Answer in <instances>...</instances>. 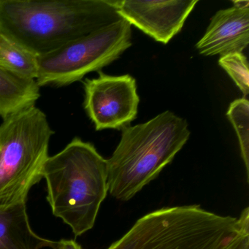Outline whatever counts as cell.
I'll return each mask as SVG.
<instances>
[{"label": "cell", "instance_id": "obj_6", "mask_svg": "<svg viewBox=\"0 0 249 249\" xmlns=\"http://www.w3.org/2000/svg\"><path fill=\"white\" fill-rule=\"evenodd\" d=\"M132 25L122 19L38 58L39 87H62L81 81L120 57L132 46Z\"/></svg>", "mask_w": 249, "mask_h": 249}, {"label": "cell", "instance_id": "obj_3", "mask_svg": "<svg viewBox=\"0 0 249 249\" xmlns=\"http://www.w3.org/2000/svg\"><path fill=\"white\" fill-rule=\"evenodd\" d=\"M190 137L185 119L170 110L145 123L122 129V138L107 160L108 192L119 200L132 199L158 177Z\"/></svg>", "mask_w": 249, "mask_h": 249}, {"label": "cell", "instance_id": "obj_13", "mask_svg": "<svg viewBox=\"0 0 249 249\" xmlns=\"http://www.w3.org/2000/svg\"><path fill=\"white\" fill-rule=\"evenodd\" d=\"M227 116L232 124L240 142L242 158L249 178V103L246 98L238 99L230 104Z\"/></svg>", "mask_w": 249, "mask_h": 249}, {"label": "cell", "instance_id": "obj_16", "mask_svg": "<svg viewBox=\"0 0 249 249\" xmlns=\"http://www.w3.org/2000/svg\"><path fill=\"white\" fill-rule=\"evenodd\" d=\"M53 249H82L81 246L73 240H62L55 242Z\"/></svg>", "mask_w": 249, "mask_h": 249}, {"label": "cell", "instance_id": "obj_9", "mask_svg": "<svg viewBox=\"0 0 249 249\" xmlns=\"http://www.w3.org/2000/svg\"><path fill=\"white\" fill-rule=\"evenodd\" d=\"M233 3V7L218 11L211 18L206 33L196 45L199 54L222 56L242 53L249 46V2Z\"/></svg>", "mask_w": 249, "mask_h": 249}, {"label": "cell", "instance_id": "obj_14", "mask_svg": "<svg viewBox=\"0 0 249 249\" xmlns=\"http://www.w3.org/2000/svg\"><path fill=\"white\" fill-rule=\"evenodd\" d=\"M218 64L229 74L245 96L249 94V71L247 58L242 53L221 56Z\"/></svg>", "mask_w": 249, "mask_h": 249}, {"label": "cell", "instance_id": "obj_5", "mask_svg": "<svg viewBox=\"0 0 249 249\" xmlns=\"http://www.w3.org/2000/svg\"><path fill=\"white\" fill-rule=\"evenodd\" d=\"M54 132L36 106L2 119L0 124V207L27 202L29 192L43 178Z\"/></svg>", "mask_w": 249, "mask_h": 249}, {"label": "cell", "instance_id": "obj_2", "mask_svg": "<svg viewBox=\"0 0 249 249\" xmlns=\"http://www.w3.org/2000/svg\"><path fill=\"white\" fill-rule=\"evenodd\" d=\"M53 215L76 237L91 230L108 192L107 160L91 142L75 138L49 157L43 170Z\"/></svg>", "mask_w": 249, "mask_h": 249}, {"label": "cell", "instance_id": "obj_4", "mask_svg": "<svg viewBox=\"0 0 249 249\" xmlns=\"http://www.w3.org/2000/svg\"><path fill=\"white\" fill-rule=\"evenodd\" d=\"M248 227V208L239 218L196 205L163 208L138 219L107 249H227Z\"/></svg>", "mask_w": 249, "mask_h": 249}, {"label": "cell", "instance_id": "obj_15", "mask_svg": "<svg viewBox=\"0 0 249 249\" xmlns=\"http://www.w3.org/2000/svg\"><path fill=\"white\" fill-rule=\"evenodd\" d=\"M227 249H249V227L242 230Z\"/></svg>", "mask_w": 249, "mask_h": 249}, {"label": "cell", "instance_id": "obj_1", "mask_svg": "<svg viewBox=\"0 0 249 249\" xmlns=\"http://www.w3.org/2000/svg\"><path fill=\"white\" fill-rule=\"evenodd\" d=\"M121 19L116 0H0V33L37 56Z\"/></svg>", "mask_w": 249, "mask_h": 249}, {"label": "cell", "instance_id": "obj_7", "mask_svg": "<svg viewBox=\"0 0 249 249\" xmlns=\"http://www.w3.org/2000/svg\"><path fill=\"white\" fill-rule=\"evenodd\" d=\"M84 81V109L97 131L122 129L137 117L140 97L130 75H106Z\"/></svg>", "mask_w": 249, "mask_h": 249}, {"label": "cell", "instance_id": "obj_11", "mask_svg": "<svg viewBox=\"0 0 249 249\" xmlns=\"http://www.w3.org/2000/svg\"><path fill=\"white\" fill-rule=\"evenodd\" d=\"M40 97L36 81L24 79L0 68V117L36 106Z\"/></svg>", "mask_w": 249, "mask_h": 249}, {"label": "cell", "instance_id": "obj_12", "mask_svg": "<svg viewBox=\"0 0 249 249\" xmlns=\"http://www.w3.org/2000/svg\"><path fill=\"white\" fill-rule=\"evenodd\" d=\"M0 68L24 79L36 81L38 58L0 33Z\"/></svg>", "mask_w": 249, "mask_h": 249}, {"label": "cell", "instance_id": "obj_8", "mask_svg": "<svg viewBox=\"0 0 249 249\" xmlns=\"http://www.w3.org/2000/svg\"><path fill=\"white\" fill-rule=\"evenodd\" d=\"M198 0H116L118 14L131 25L167 44L180 33Z\"/></svg>", "mask_w": 249, "mask_h": 249}, {"label": "cell", "instance_id": "obj_10", "mask_svg": "<svg viewBox=\"0 0 249 249\" xmlns=\"http://www.w3.org/2000/svg\"><path fill=\"white\" fill-rule=\"evenodd\" d=\"M54 244L33 231L26 202L0 207V249H53Z\"/></svg>", "mask_w": 249, "mask_h": 249}]
</instances>
